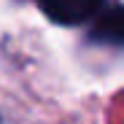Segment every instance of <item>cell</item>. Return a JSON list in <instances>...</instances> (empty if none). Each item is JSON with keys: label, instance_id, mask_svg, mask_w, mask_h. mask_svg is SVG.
Returning <instances> with one entry per match:
<instances>
[{"label": "cell", "instance_id": "1", "mask_svg": "<svg viewBox=\"0 0 124 124\" xmlns=\"http://www.w3.org/2000/svg\"><path fill=\"white\" fill-rule=\"evenodd\" d=\"M35 3L57 24H84L92 16L102 14L105 0H35Z\"/></svg>", "mask_w": 124, "mask_h": 124}, {"label": "cell", "instance_id": "2", "mask_svg": "<svg viewBox=\"0 0 124 124\" xmlns=\"http://www.w3.org/2000/svg\"><path fill=\"white\" fill-rule=\"evenodd\" d=\"M92 38L105 40V43H124V3L113 8H102V14L94 22Z\"/></svg>", "mask_w": 124, "mask_h": 124}]
</instances>
